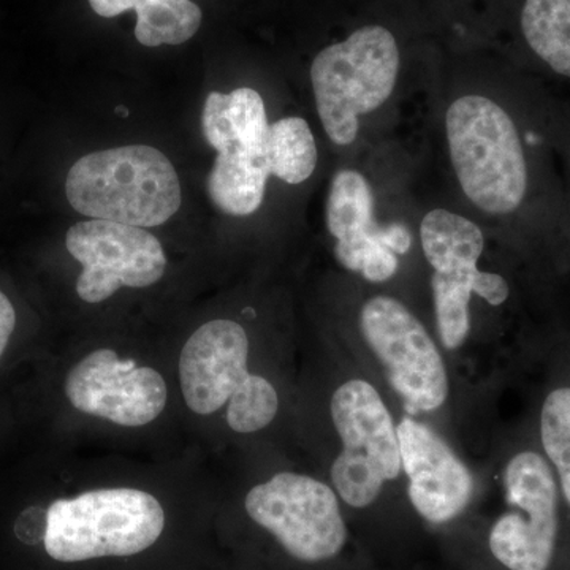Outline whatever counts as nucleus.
I'll list each match as a JSON object with an SVG mask.
<instances>
[{
  "instance_id": "obj_1",
  "label": "nucleus",
  "mask_w": 570,
  "mask_h": 570,
  "mask_svg": "<svg viewBox=\"0 0 570 570\" xmlns=\"http://www.w3.org/2000/svg\"><path fill=\"white\" fill-rule=\"evenodd\" d=\"M330 419L340 442L330 485L365 543L367 524L381 512L387 493L406 491L397 420L384 393L362 373L344 379L332 393Z\"/></svg>"
},
{
  "instance_id": "obj_2",
  "label": "nucleus",
  "mask_w": 570,
  "mask_h": 570,
  "mask_svg": "<svg viewBox=\"0 0 570 570\" xmlns=\"http://www.w3.org/2000/svg\"><path fill=\"white\" fill-rule=\"evenodd\" d=\"M499 483L502 509L483 534L490 568L557 570L564 564L560 487L535 442L530 419L505 445Z\"/></svg>"
},
{
  "instance_id": "obj_3",
  "label": "nucleus",
  "mask_w": 570,
  "mask_h": 570,
  "mask_svg": "<svg viewBox=\"0 0 570 570\" xmlns=\"http://www.w3.org/2000/svg\"><path fill=\"white\" fill-rule=\"evenodd\" d=\"M245 510L250 521L299 564L377 570L373 554L352 530L336 491L322 480L277 472L249 490Z\"/></svg>"
},
{
  "instance_id": "obj_4",
  "label": "nucleus",
  "mask_w": 570,
  "mask_h": 570,
  "mask_svg": "<svg viewBox=\"0 0 570 570\" xmlns=\"http://www.w3.org/2000/svg\"><path fill=\"white\" fill-rule=\"evenodd\" d=\"M249 352V336L236 322L217 318L202 325L179 358L187 407L209 415L227 404L228 426L239 434L272 425L279 412V393L268 379L250 373Z\"/></svg>"
},
{
  "instance_id": "obj_5",
  "label": "nucleus",
  "mask_w": 570,
  "mask_h": 570,
  "mask_svg": "<svg viewBox=\"0 0 570 570\" xmlns=\"http://www.w3.org/2000/svg\"><path fill=\"white\" fill-rule=\"evenodd\" d=\"M67 200L91 219L157 227L178 213L181 186L159 149L134 145L81 157L66 181Z\"/></svg>"
},
{
  "instance_id": "obj_6",
  "label": "nucleus",
  "mask_w": 570,
  "mask_h": 570,
  "mask_svg": "<svg viewBox=\"0 0 570 570\" xmlns=\"http://www.w3.org/2000/svg\"><path fill=\"white\" fill-rule=\"evenodd\" d=\"M445 129L453 170L469 200L489 214L517 212L530 175L509 112L489 97H460L450 105Z\"/></svg>"
},
{
  "instance_id": "obj_7",
  "label": "nucleus",
  "mask_w": 570,
  "mask_h": 570,
  "mask_svg": "<svg viewBox=\"0 0 570 570\" xmlns=\"http://www.w3.org/2000/svg\"><path fill=\"white\" fill-rule=\"evenodd\" d=\"M165 530V512L151 493L135 489L86 491L48 508L43 543L59 562L134 557Z\"/></svg>"
},
{
  "instance_id": "obj_8",
  "label": "nucleus",
  "mask_w": 570,
  "mask_h": 570,
  "mask_svg": "<svg viewBox=\"0 0 570 570\" xmlns=\"http://www.w3.org/2000/svg\"><path fill=\"white\" fill-rule=\"evenodd\" d=\"M360 337L371 365L404 414L425 420L448 406L452 379L438 341L400 299L371 296L358 314Z\"/></svg>"
},
{
  "instance_id": "obj_9",
  "label": "nucleus",
  "mask_w": 570,
  "mask_h": 570,
  "mask_svg": "<svg viewBox=\"0 0 570 570\" xmlns=\"http://www.w3.org/2000/svg\"><path fill=\"white\" fill-rule=\"evenodd\" d=\"M400 70L393 33L365 26L322 50L311 67L318 118L330 140L347 146L358 135V118L387 102Z\"/></svg>"
},
{
  "instance_id": "obj_10",
  "label": "nucleus",
  "mask_w": 570,
  "mask_h": 570,
  "mask_svg": "<svg viewBox=\"0 0 570 570\" xmlns=\"http://www.w3.org/2000/svg\"><path fill=\"white\" fill-rule=\"evenodd\" d=\"M397 438L412 515L433 530H455L478 499L471 468L426 420L403 414Z\"/></svg>"
},
{
  "instance_id": "obj_11",
  "label": "nucleus",
  "mask_w": 570,
  "mask_h": 570,
  "mask_svg": "<svg viewBox=\"0 0 570 570\" xmlns=\"http://www.w3.org/2000/svg\"><path fill=\"white\" fill-rule=\"evenodd\" d=\"M66 246L82 265L77 294L92 305L110 298L121 287L159 283L167 269L159 239L132 225L99 219L78 223L67 232Z\"/></svg>"
},
{
  "instance_id": "obj_12",
  "label": "nucleus",
  "mask_w": 570,
  "mask_h": 570,
  "mask_svg": "<svg viewBox=\"0 0 570 570\" xmlns=\"http://www.w3.org/2000/svg\"><path fill=\"white\" fill-rule=\"evenodd\" d=\"M66 395L82 414L137 428L163 414L168 393L164 377L153 367L119 358L111 348H99L71 367Z\"/></svg>"
},
{
  "instance_id": "obj_13",
  "label": "nucleus",
  "mask_w": 570,
  "mask_h": 570,
  "mask_svg": "<svg viewBox=\"0 0 570 570\" xmlns=\"http://www.w3.org/2000/svg\"><path fill=\"white\" fill-rule=\"evenodd\" d=\"M420 242L433 268L434 314L445 321L468 317L472 284L479 276L478 265L485 247L479 225L448 209H434L423 217Z\"/></svg>"
},
{
  "instance_id": "obj_14",
  "label": "nucleus",
  "mask_w": 570,
  "mask_h": 570,
  "mask_svg": "<svg viewBox=\"0 0 570 570\" xmlns=\"http://www.w3.org/2000/svg\"><path fill=\"white\" fill-rule=\"evenodd\" d=\"M542 363L546 374L530 422L540 452L560 487L566 558L570 553V337L554 341Z\"/></svg>"
},
{
  "instance_id": "obj_15",
  "label": "nucleus",
  "mask_w": 570,
  "mask_h": 570,
  "mask_svg": "<svg viewBox=\"0 0 570 570\" xmlns=\"http://www.w3.org/2000/svg\"><path fill=\"white\" fill-rule=\"evenodd\" d=\"M204 134L217 154L266 159L269 124L261 94L250 88L209 94L204 108Z\"/></svg>"
},
{
  "instance_id": "obj_16",
  "label": "nucleus",
  "mask_w": 570,
  "mask_h": 570,
  "mask_svg": "<svg viewBox=\"0 0 570 570\" xmlns=\"http://www.w3.org/2000/svg\"><path fill=\"white\" fill-rule=\"evenodd\" d=\"M326 227L335 236V254L358 249L377 238L382 225L374 219L373 190L355 170L337 171L326 204Z\"/></svg>"
},
{
  "instance_id": "obj_17",
  "label": "nucleus",
  "mask_w": 570,
  "mask_h": 570,
  "mask_svg": "<svg viewBox=\"0 0 570 570\" xmlns=\"http://www.w3.org/2000/svg\"><path fill=\"white\" fill-rule=\"evenodd\" d=\"M268 160L246 154H217L208 178V194L230 216H250L264 202Z\"/></svg>"
},
{
  "instance_id": "obj_18",
  "label": "nucleus",
  "mask_w": 570,
  "mask_h": 570,
  "mask_svg": "<svg viewBox=\"0 0 570 570\" xmlns=\"http://www.w3.org/2000/svg\"><path fill=\"white\" fill-rule=\"evenodd\" d=\"M521 31L539 59L570 78V0H524Z\"/></svg>"
},
{
  "instance_id": "obj_19",
  "label": "nucleus",
  "mask_w": 570,
  "mask_h": 570,
  "mask_svg": "<svg viewBox=\"0 0 570 570\" xmlns=\"http://www.w3.org/2000/svg\"><path fill=\"white\" fill-rule=\"evenodd\" d=\"M266 160L269 174L287 184H302L316 170L317 146L309 124L284 118L269 126Z\"/></svg>"
},
{
  "instance_id": "obj_20",
  "label": "nucleus",
  "mask_w": 570,
  "mask_h": 570,
  "mask_svg": "<svg viewBox=\"0 0 570 570\" xmlns=\"http://www.w3.org/2000/svg\"><path fill=\"white\" fill-rule=\"evenodd\" d=\"M135 37L145 47L181 45L200 29L204 13L193 0H137Z\"/></svg>"
},
{
  "instance_id": "obj_21",
  "label": "nucleus",
  "mask_w": 570,
  "mask_h": 570,
  "mask_svg": "<svg viewBox=\"0 0 570 570\" xmlns=\"http://www.w3.org/2000/svg\"><path fill=\"white\" fill-rule=\"evenodd\" d=\"M472 295H478L485 299L490 306L498 307L504 305L510 296V287L504 276L498 273L482 272L475 277L472 284Z\"/></svg>"
},
{
  "instance_id": "obj_22",
  "label": "nucleus",
  "mask_w": 570,
  "mask_h": 570,
  "mask_svg": "<svg viewBox=\"0 0 570 570\" xmlns=\"http://www.w3.org/2000/svg\"><path fill=\"white\" fill-rule=\"evenodd\" d=\"M14 325H17V313L11 305L9 296L0 291V356L9 346L10 337L13 335Z\"/></svg>"
}]
</instances>
